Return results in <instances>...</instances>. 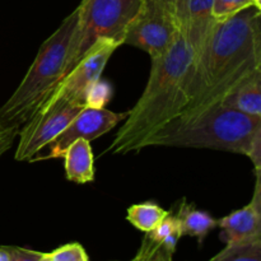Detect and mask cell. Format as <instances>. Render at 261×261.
Returning <instances> with one entry per match:
<instances>
[{"mask_svg":"<svg viewBox=\"0 0 261 261\" xmlns=\"http://www.w3.org/2000/svg\"><path fill=\"white\" fill-rule=\"evenodd\" d=\"M147 147H176L239 153L252 161L261 176V117L216 105L193 116L176 119L153 133Z\"/></svg>","mask_w":261,"mask_h":261,"instance_id":"3","label":"cell"},{"mask_svg":"<svg viewBox=\"0 0 261 261\" xmlns=\"http://www.w3.org/2000/svg\"><path fill=\"white\" fill-rule=\"evenodd\" d=\"M84 107V105L65 99L41 106L18 133L19 142L14 154L15 161L32 162Z\"/></svg>","mask_w":261,"mask_h":261,"instance_id":"7","label":"cell"},{"mask_svg":"<svg viewBox=\"0 0 261 261\" xmlns=\"http://www.w3.org/2000/svg\"><path fill=\"white\" fill-rule=\"evenodd\" d=\"M10 252L8 247H0V261H9Z\"/></svg>","mask_w":261,"mask_h":261,"instance_id":"24","label":"cell"},{"mask_svg":"<svg viewBox=\"0 0 261 261\" xmlns=\"http://www.w3.org/2000/svg\"><path fill=\"white\" fill-rule=\"evenodd\" d=\"M78 20V9L41 45L32 65L9 99L0 107V130L19 129L35 115L65 74L66 56Z\"/></svg>","mask_w":261,"mask_h":261,"instance_id":"4","label":"cell"},{"mask_svg":"<svg viewBox=\"0 0 261 261\" xmlns=\"http://www.w3.org/2000/svg\"><path fill=\"white\" fill-rule=\"evenodd\" d=\"M255 177L251 201L217 221V227L222 229L221 239L226 245L261 239V176Z\"/></svg>","mask_w":261,"mask_h":261,"instance_id":"11","label":"cell"},{"mask_svg":"<svg viewBox=\"0 0 261 261\" xmlns=\"http://www.w3.org/2000/svg\"><path fill=\"white\" fill-rule=\"evenodd\" d=\"M180 31V18L170 0H142L125 32L124 45L140 48L150 59L162 55Z\"/></svg>","mask_w":261,"mask_h":261,"instance_id":"6","label":"cell"},{"mask_svg":"<svg viewBox=\"0 0 261 261\" xmlns=\"http://www.w3.org/2000/svg\"><path fill=\"white\" fill-rule=\"evenodd\" d=\"M18 133H19V130L17 127L0 130V157L12 148V145L14 144L15 138L18 137Z\"/></svg>","mask_w":261,"mask_h":261,"instance_id":"22","label":"cell"},{"mask_svg":"<svg viewBox=\"0 0 261 261\" xmlns=\"http://www.w3.org/2000/svg\"><path fill=\"white\" fill-rule=\"evenodd\" d=\"M8 250H9V252H10V260L9 261H17V260H15L14 254L12 252V249H10V247H8Z\"/></svg>","mask_w":261,"mask_h":261,"instance_id":"27","label":"cell"},{"mask_svg":"<svg viewBox=\"0 0 261 261\" xmlns=\"http://www.w3.org/2000/svg\"><path fill=\"white\" fill-rule=\"evenodd\" d=\"M127 112L110 111L107 109H92L84 107L68 126L45 148L41 150L35 161L51 160V158H63L66 148L78 139H86L88 142L97 139L102 135L111 132L126 117Z\"/></svg>","mask_w":261,"mask_h":261,"instance_id":"9","label":"cell"},{"mask_svg":"<svg viewBox=\"0 0 261 261\" xmlns=\"http://www.w3.org/2000/svg\"><path fill=\"white\" fill-rule=\"evenodd\" d=\"M176 217L180 221L182 236L196 237L199 244H203L205 237L217 227V219L204 211H199L193 204L182 201Z\"/></svg>","mask_w":261,"mask_h":261,"instance_id":"14","label":"cell"},{"mask_svg":"<svg viewBox=\"0 0 261 261\" xmlns=\"http://www.w3.org/2000/svg\"><path fill=\"white\" fill-rule=\"evenodd\" d=\"M257 70H261V9L252 5L217 23L208 50L194 70L190 101L177 119L219 105Z\"/></svg>","mask_w":261,"mask_h":261,"instance_id":"1","label":"cell"},{"mask_svg":"<svg viewBox=\"0 0 261 261\" xmlns=\"http://www.w3.org/2000/svg\"><path fill=\"white\" fill-rule=\"evenodd\" d=\"M150 63L144 91L127 111L107 153L127 154L142 150L145 140L177 119L190 101L194 54L181 31L170 47L158 58L150 59Z\"/></svg>","mask_w":261,"mask_h":261,"instance_id":"2","label":"cell"},{"mask_svg":"<svg viewBox=\"0 0 261 261\" xmlns=\"http://www.w3.org/2000/svg\"><path fill=\"white\" fill-rule=\"evenodd\" d=\"M208 261H261V239L227 244L221 252Z\"/></svg>","mask_w":261,"mask_h":261,"instance_id":"16","label":"cell"},{"mask_svg":"<svg viewBox=\"0 0 261 261\" xmlns=\"http://www.w3.org/2000/svg\"><path fill=\"white\" fill-rule=\"evenodd\" d=\"M65 177L75 184H88L94 180V160L91 142L78 139L71 143L64 153Z\"/></svg>","mask_w":261,"mask_h":261,"instance_id":"13","label":"cell"},{"mask_svg":"<svg viewBox=\"0 0 261 261\" xmlns=\"http://www.w3.org/2000/svg\"><path fill=\"white\" fill-rule=\"evenodd\" d=\"M167 254H170V252L163 249L162 245L154 242L145 234L137 256L132 261H163Z\"/></svg>","mask_w":261,"mask_h":261,"instance_id":"21","label":"cell"},{"mask_svg":"<svg viewBox=\"0 0 261 261\" xmlns=\"http://www.w3.org/2000/svg\"><path fill=\"white\" fill-rule=\"evenodd\" d=\"M168 213L170 212L161 208L158 204L145 201L142 204H134L127 208L126 221L139 231L148 233L153 231Z\"/></svg>","mask_w":261,"mask_h":261,"instance_id":"15","label":"cell"},{"mask_svg":"<svg viewBox=\"0 0 261 261\" xmlns=\"http://www.w3.org/2000/svg\"><path fill=\"white\" fill-rule=\"evenodd\" d=\"M112 96L111 86L101 79L89 87L86 94V106L92 109H105Z\"/></svg>","mask_w":261,"mask_h":261,"instance_id":"18","label":"cell"},{"mask_svg":"<svg viewBox=\"0 0 261 261\" xmlns=\"http://www.w3.org/2000/svg\"><path fill=\"white\" fill-rule=\"evenodd\" d=\"M38 261H51V260H50V256H48V254H45V252H43V255L41 256V259Z\"/></svg>","mask_w":261,"mask_h":261,"instance_id":"26","label":"cell"},{"mask_svg":"<svg viewBox=\"0 0 261 261\" xmlns=\"http://www.w3.org/2000/svg\"><path fill=\"white\" fill-rule=\"evenodd\" d=\"M51 261H89L86 250L81 244L64 245L53 252H48Z\"/></svg>","mask_w":261,"mask_h":261,"instance_id":"19","label":"cell"},{"mask_svg":"<svg viewBox=\"0 0 261 261\" xmlns=\"http://www.w3.org/2000/svg\"><path fill=\"white\" fill-rule=\"evenodd\" d=\"M180 31L194 54L195 70L211 43L217 20L213 15V0H186L180 12Z\"/></svg>","mask_w":261,"mask_h":261,"instance_id":"10","label":"cell"},{"mask_svg":"<svg viewBox=\"0 0 261 261\" xmlns=\"http://www.w3.org/2000/svg\"><path fill=\"white\" fill-rule=\"evenodd\" d=\"M252 5L254 0H213V15L217 20H224Z\"/></svg>","mask_w":261,"mask_h":261,"instance_id":"17","label":"cell"},{"mask_svg":"<svg viewBox=\"0 0 261 261\" xmlns=\"http://www.w3.org/2000/svg\"><path fill=\"white\" fill-rule=\"evenodd\" d=\"M10 249L17 261H38L43 255V252L23 249V247H10Z\"/></svg>","mask_w":261,"mask_h":261,"instance_id":"23","label":"cell"},{"mask_svg":"<svg viewBox=\"0 0 261 261\" xmlns=\"http://www.w3.org/2000/svg\"><path fill=\"white\" fill-rule=\"evenodd\" d=\"M140 2L142 0H82L76 8L78 20L69 45L64 76L99 38H111L124 45L126 28L137 14Z\"/></svg>","mask_w":261,"mask_h":261,"instance_id":"5","label":"cell"},{"mask_svg":"<svg viewBox=\"0 0 261 261\" xmlns=\"http://www.w3.org/2000/svg\"><path fill=\"white\" fill-rule=\"evenodd\" d=\"M175 233H180L181 234V228H180V221L176 216L173 214L168 213L167 216L163 218V221L155 227L153 231L148 232L147 234L150 240H153L154 242H161L166 239V237L171 236V234H175ZM182 236V234H181Z\"/></svg>","mask_w":261,"mask_h":261,"instance_id":"20","label":"cell"},{"mask_svg":"<svg viewBox=\"0 0 261 261\" xmlns=\"http://www.w3.org/2000/svg\"><path fill=\"white\" fill-rule=\"evenodd\" d=\"M219 105L249 116L261 117V70L234 87Z\"/></svg>","mask_w":261,"mask_h":261,"instance_id":"12","label":"cell"},{"mask_svg":"<svg viewBox=\"0 0 261 261\" xmlns=\"http://www.w3.org/2000/svg\"><path fill=\"white\" fill-rule=\"evenodd\" d=\"M120 46L121 43L119 41L111 38H99L96 41L75 66L59 82L41 106L51 105L59 99L76 102L86 106V94L89 87L101 79L110 58Z\"/></svg>","mask_w":261,"mask_h":261,"instance_id":"8","label":"cell"},{"mask_svg":"<svg viewBox=\"0 0 261 261\" xmlns=\"http://www.w3.org/2000/svg\"><path fill=\"white\" fill-rule=\"evenodd\" d=\"M170 2L175 4L176 9H177V12H178V15H180V12H181V10H182L184 4H185L186 0H170Z\"/></svg>","mask_w":261,"mask_h":261,"instance_id":"25","label":"cell"},{"mask_svg":"<svg viewBox=\"0 0 261 261\" xmlns=\"http://www.w3.org/2000/svg\"><path fill=\"white\" fill-rule=\"evenodd\" d=\"M163 261H172V255L171 254H167L165 256V259H163Z\"/></svg>","mask_w":261,"mask_h":261,"instance_id":"28","label":"cell"}]
</instances>
